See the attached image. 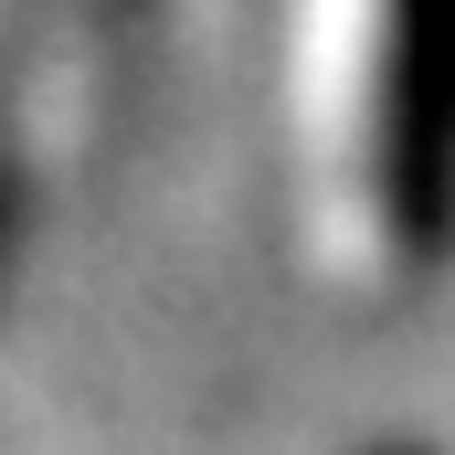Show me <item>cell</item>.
Listing matches in <instances>:
<instances>
[{
  "label": "cell",
  "mask_w": 455,
  "mask_h": 455,
  "mask_svg": "<svg viewBox=\"0 0 455 455\" xmlns=\"http://www.w3.org/2000/svg\"><path fill=\"white\" fill-rule=\"evenodd\" d=\"M53 11H75V21H96V32H116V21H127L138 0H53Z\"/></svg>",
  "instance_id": "7a4b0ae2"
},
{
  "label": "cell",
  "mask_w": 455,
  "mask_h": 455,
  "mask_svg": "<svg viewBox=\"0 0 455 455\" xmlns=\"http://www.w3.org/2000/svg\"><path fill=\"white\" fill-rule=\"evenodd\" d=\"M297 127L329 233L424 275L455 243V0H307Z\"/></svg>",
  "instance_id": "6da1fadb"
}]
</instances>
